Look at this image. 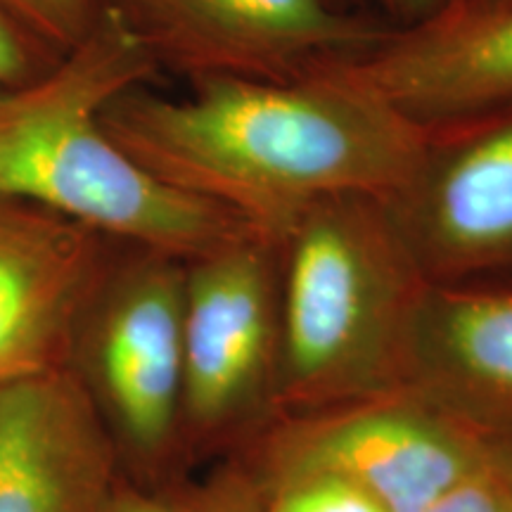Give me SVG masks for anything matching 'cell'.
<instances>
[{"label": "cell", "instance_id": "cell-1", "mask_svg": "<svg viewBox=\"0 0 512 512\" xmlns=\"http://www.w3.org/2000/svg\"><path fill=\"white\" fill-rule=\"evenodd\" d=\"M169 98L138 86L102 126L159 181L273 235L339 195L389 197L413 174L425 133L335 67L294 81L207 76Z\"/></svg>", "mask_w": 512, "mask_h": 512}, {"label": "cell", "instance_id": "cell-2", "mask_svg": "<svg viewBox=\"0 0 512 512\" xmlns=\"http://www.w3.org/2000/svg\"><path fill=\"white\" fill-rule=\"evenodd\" d=\"M159 69L110 10L41 79L0 100V197L181 259L254 230L240 216L159 181L102 126L114 98Z\"/></svg>", "mask_w": 512, "mask_h": 512}, {"label": "cell", "instance_id": "cell-3", "mask_svg": "<svg viewBox=\"0 0 512 512\" xmlns=\"http://www.w3.org/2000/svg\"><path fill=\"white\" fill-rule=\"evenodd\" d=\"M266 238L280 280L278 418L401 392L425 280L380 197L313 202Z\"/></svg>", "mask_w": 512, "mask_h": 512}, {"label": "cell", "instance_id": "cell-4", "mask_svg": "<svg viewBox=\"0 0 512 512\" xmlns=\"http://www.w3.org/2000/svg\"><path fill=\"white\" fill-rule=\"evenodd\" d=\"M185 259L112 242L76 318L67 370L140 486L188 475L183 446Z\"/></svg>", "mask_w": 512, "mask_h": 512}, {"label": "cell", "instance_id": "cell-5", "mask_svg": "<svg viewBox=\"0 0 512 512\" xmlns=\"http://www.w3.org/2000/svg\"><path fill=\"white\" fill-rule=\"evenodd\" d=\"M280 280L249 230L185 261L183 446L188 465L238 451L278 418Z\"/></svg>", "mask_w": 512, "mask_h": 512}, {"label": "cell", "instance_id": "cell-6", "mask_svg": "<svg viewBox=\"0 0 512 512\" xmlns=\"http://www.w3.org/2000/svg\"><path fill=\"white\" fill-rule=\"evenodd\" d=\"M254 486L335 477L384 512H425L484 470V439L406 392L283 415L233 453Z\"/></svg>", "mask_w": 512, "mask_h": 512}, {"label": "cell", "instance_id": "cell-7", "mask_svg": "<svg viewBox=\"0 0 512 512\" xmlns=\"http://www.w3.org/2000/svg\"><path fill=\"white\" fill-rule=\"evenodd\" d=\"M159 72L294 81L349 62L392 29L332 0H98Z\"/></svg>", "mask_w": 512, "mask_h": 512}, {"label": "cell", "instance_id": "cell-8", "mask_svg": "<svg viewBox=\"0 0 512 512\" xmlns=\"http://www.w3.org/2000/svg\"><path fill=\"white\" fill-rule=\"evenodd\" d=\"M425 283H491L512 271V110L425 133L382 200Z\"/></svg>", "mask_w": 512, "mask_h": 512}, {"label": "cell", "instance_id": "cell-9", "mask_svg": "<svg viewBox=\"0 0 512 512\" xmlns=\"http://www.w3.org/2000/svg\"><path fill=\"white\" fill-rule=\"evenodd\" d=\"M335 69L422 133L512 110V3L389 31Z\"/></svg>", "mask_w": 512, "mask_h": 512}, {"label": "cell", "instance_id": "cell-10", "mask_svg": "<svg viewBox=\"0 0 512 512\" xmlns=\"http://www.w3.org/2000/svg\"><path fill=\"white\" fill-rule=\"evenodd\" d=\"M112 242L55 211L0 197V387L64 370Z\"/></svg>", "mask_w": 512, "mask_h": 512}, {"label": "cell", "instance_id": "cell-11", "mask_svg": "<svg viewBox=\"0 0 512 512\" xmlns=\"http://www.w3.org/2000/svg\"><path fill=\"white\" fill-rule=\"evenodd\" d=\"M401 392L482 439L512 432V287L422 285L408 323Z\"/></svg>", "mask_w": 512, "mask_h": 512}, {"label": "cell", "instance_id": "cell-12", "mask_svg": "<svg viewBox=\"0 0 512 512\" xmlns=\"http://www.w3.org/2000/svg\"><path fill=\"white\" fill-rule=\"evenodd\" d=\"M114 448L67 370L0 387V512H110Z\"/></svg>", "mask_w": 512, "mask_h": 512}, {"label": "cell", "instance_id": "cell-13", "mask_svg": "<svg viewBox=\"0 0 512 512\" xmlns=\"http://www.w3.org/2000/svg\"><path fill=\"white\" fill-rule=\"evenodd\" d=\"M110 512H261V498L238 460L204 479L188 475L140 486L121 477Z\"/></svg>", "mask_w": 512, "mask_h": 512}, {"label": "cell", "instance_id": "cell-14", "mask_svg": "<svg viewBox=\"0 0 512 512\" xmlns=\"http://www.w3.org/2000/svg\"><path fill=\"white\" fill-rule=\"evenodd\" d=\"M261 512H384L373 498L335 477H297L256 486Z\"/></svg>", "mask_w": 512, "mask_h": 512}, {"label": "cell", "instance_id": "cell-15", "mask_svg": "<svg viewBox=\"0 0 512 512\" xmlns=\"http://www.w3.org/2000/svg\"><path fill=\"white\" fill-rule=\"evenodd\" d=\"M62 53L0 3V100L41 79Z\"/></svg>", "mask_w": 512, "mask_h": 512}, {"label": "cell", "instance_id": "cell-16", "mask_svg": "<svg viewBox=\"0 0 512 512\" xmlns=\"http://www.w3.org/2000/svg\"><path fill=\"white\" fill-rule=\"evenodd\" d=\"M60 53L74 48L100 15L98 0H0Z\"/></svg>", "mask_w": 512, "mask_h": 512}, {"label": "cell", "instance_id": "cell-17", "mask_svg": "<svg viewBox=\"0 0 512 512\" xmlns=\"http://www.w3.org/2000/svg\"><path fill=\"white\" fill-rule=\"evenodd\" d=\"M342 10L356 12L387 29L401 31L430 22L444 10L446 0H332Z\"/></svg>", "mask_w": 512, "mask_h": 512}, {"label": "cell", "instance_id": "cell-18", "mask_svg": "<svg viewBox=\"0 0 512 512\" xmlns=\"http://www.w3.org/2000/svg\"><path fill=\"white\" fill-rule=\"evenodd\" d=\"M425 512H512L505 501L501 486L489 475V470L477 472L465 482L453 486L446 496L430 505Z\"/></svg>", "mask_w": 512, "mask_h": 512}, {"label": "cell", "instance_id": "cell-19", "mask_svg": "<svg viewBox=\"0 0 512 512\" xmlns=\"http://www.w3.org/2000/svg\"><path fill=\"white\" fill-rule=\"evenodd\" d=\"M484 460L486 470L501 486L505 501L512 510V432L484 437Z\"/></svg>", "mask_w": 512, "mask_h": 512}, {"label": "cell", "instance_id": "cell-20", "mask_svg": "<svg viewBox=\"0 0 512 512\" xmlns=\"http://www.w3.org/2000/svg\"><path fill=\"white\" fill-rule=\"evenodd\" d=\"M512 0H446L444 10L441 12H484V10H496L503 5H510ZM439 12V15H441Z\"/></svg>", "mask_w": 512, "mask_h": 512}]
</instances>
